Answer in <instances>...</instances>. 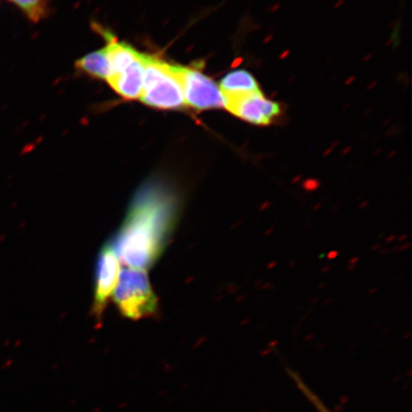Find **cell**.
Wrapping results in <instances>:
<instances>
[{
    "instance_id": "cell-1",
    "label": "cell",
    "mask_w": 412,
    "mask_h": 412,
    "mask_svg": "<svg viewBox=\"0 0 412 412\" xmlns=\"http://www.w3.org/2000/svg\"><path fill=\"white\" fill-rule=\"evenodd\" d=\"M179 192L161 178L143 183L112 242L119 261L131 269L146 270L166 250L179 219Z\"/></svg>"
},
{
    "instance_id": "cell-2",
    "label": "cell",
    "mask_w": 412,
    "mask_h": 412,
    "mask_svg": "<svg viewBox=\"0 0 412 412\" xmlns=\"http://www.w3.org/2000/svg\"><path fill=\"white\" fill-rule=\"evenodd\" d=\"M143 87L140 99L144 104L160 109H179L185 107L174 65L153 55H143Z\"/></svg>"
},
{
    "instance_id": "cell-3",
    "label": "cell",
    "mask_w": 412,
    "mask_h": 412,
    "mask_svg": "<svg viewBox=\"0 0 412 412\" xmlns=\"http://www.w3.org/2000/svg\"><path fill=\"white\" fill-rule=\"evenodd\" d=\"M114 302L119 313L132 321L152 316L157 311L158 299L146 270L131 267L121 270Z\"/></svg>"
},
{
    "instance_id": "cell-4",
    "label": "cell",
    "mask_w": 412,
    "mask_h": 412,
    "mask_svg": "<svg viewBox=\"0 0 412 412\" xmlns=\"http://www.w3.org/2000/svg\"><path fill=\"white\" fill-rule=\"evenodd\" d=\"M174 71L182 86L185 105L197 110L224 107L221 89L210 77L179 65H174Z\"/></svg>"
},
{
    "instance_id": "cell-5",
    "label": "cell",
    "mask_w": 412,
    "mask_h": 412,
    "mask_svg": "<svg viewBox=\"0 0 412 412\" xmlns=\"http://www.w3.org/2000/svg\"><path fill=\"white\" fill-rule=\"evenodd\" d=\"M121 273V261L109 241L102 247L96 263L94 289L92 313L97 322L102 321L108 299L115 291Z\"/></svg>"
},
{
    "instance_id": "cell-6",
    "label": "cell",
    "mask_w": 412,
    "mask_h": 412,
    "mask_svg": "<svg viewBox=\"0 0 412 412\" xmlns=\"http://www.w3.org/2000/svg\"><path fill=\"white\" fill-rule=\"evenodd\" d=\"M224 107L244 121L260 125L269 124L281 112L279 105L264 97L261 91L224 99Z\"/></svg>"
},
{
    "instance_id": "cell-7",
    "label": "cell",
    "mask_w": 412,
    "mask_h": 412,
    "mask_svg": "<svg viewBox=\"0 0 412 412\" xmlns=\"http://www.w3.org/2000/svg\"><path fill=\"white\" fill-rule=\"evenodd\" d=\"M143 55L138 63L122 71L121 74L108 79V82L112 86L116 93L124 99H136L141 97L143 87Z\"/></svg>"
},
{
    "instance_id": "cell-8",
    "label": "cell",
    "mask_w": 412,
    "mask_h": 412,
    "mask_svg": "<svg viewBox=\"0 0 412 412\" xmlns=\"http://www.w3.org/2000/svg\"><path fill=\"white\" fill-rule=\"evenodd\" d=\"M224 99L244 96L260 91L254 77L246 70L231 72L222 79L219 85Z\"/></svg>"
},
{
    "instance_id": "cell-9",
    "label": "cell",
    "mask_w": 412,
    "mask_h": 412,
    "mask_svg": "<svg viewBox=\"0 0 412 412\" xmlns=\"http://www.w3.org/2000/svg\"><path fill=\"white\" fill-rule=\"evenodd\" d=\"M80 70H82L97 79L107 80L109 77L110 67L107 50L91 53L77 60L76 64Z\"/></svg>"
},
{
    "instance_id": "cell-10",
    "label": "cell",
    "mask_w": 412,
    "mask_h": 412,
    "mask_svg": "<svg viewBox=\"0 0 412 412\" xmlns=\"http://www.w3.org/2000/svg\"><path fill=\"white\" fill-rule=\"evenodd\" d=\"M288 375L291 376L292 381L295 385L297 386L298 389L302 392L303 396L308 400V402L311 403L315 408L316 411L318 412H333L327 406L325 405L324 401L320 398L316 392H314L311 389L310 386H308V384L303 381V378L300 377V374L297 372H293V370H288Z\"/></svg>"
},
{
    "instance_id": "cell-11",
    "label": "cell",
    "mask_w": 412,
    "mask_h": 412,
    "mask_svg": "<svg viewBox=\"0 0 412 412\" xmlns=\"http://www.w3.org/2000/svg\"><path fill=\"white\" fill-rule=\"evenodd\" d=\"M22 11L32 21H38L45 13V0H9Z\"/></svg>"
}]
</instances>
